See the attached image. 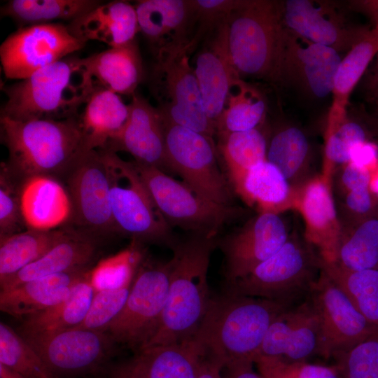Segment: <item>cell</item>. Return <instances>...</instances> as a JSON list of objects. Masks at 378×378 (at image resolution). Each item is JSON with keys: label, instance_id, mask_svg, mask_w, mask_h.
<instances>
[{"label": "cell", "instance_id": "6da1fadb", "mask_svg": "<svg viewBox=\"0 0 378 378\" xmlns=\"http://www.w3.org/2000/svg\"><path fill=\"white\" fill-rule=\"evenodd\" d=\"M216 246V237L191 233L172 247L167 300L158 328L143 349L179 343L197 335L212 298L207 273Z\"/></svg>", "mask_w": 378, "mask_h": 378}, {"label": "cell", "instance_id": "7a4b0ae2", "mask_svg": "<svg viewBox=\"0 0 378 378\" xmlns=\"http://www.w3.org/2000/svg\"><path fill=\"white\" fill-rule=\"evenodd\" d=\"M96 86L85 58L68 56L4 86L1 115L17 120L78 118Z\"/></svg>", "mask_w": 378, "mask_h": 378}, {"label": "cell", "instance_id": "3957f363", "mask_svg": "<svg viewBox=\"0 0 378 378\" xmlns=\"http://www.w3.org/2000/svg\"><path fill=\"white\" fill-rule=\"evenodd\" d=\"M0 135L8 152L1 168L20 182L38 175L61 180L83 151L78 118L17 120L1 115Z\"/></svg>", "mask_w": 378, "mask_h": 378}, {"label": "cell", "instance_id": "277c9868", "mask_svg": "<svg viewBox=\"0 0 378 378\" xmlns=\"http://www.w3.org/2000/svg\"><path fill=\"white\" fill-rule=\"evenodd\" d=\"M290 307L228 290L211 298L195 336L207 356L223 368L241 360L254 362L270 325Z\"/></svg>", "mask_w": 378, "mask_h": 378}, {"label": "cell", "instance_id": "5b68a950", "mask_svg": "<svg viewBox=\"0 0 378 378\" xmlns=\"http://www.w3.org/2000/svg\"><path fill=\"white\" fill-rule=\"evenodd\" d=\"M225 27L229 55L239 77L274 82L284 31L281 1L239 0Z\"/></svg>", "mask_w": 378, "mask_h": 378}, {"label": "cell", "instance_id": "8992f818", "mask_svg": "<svg viewBox=\"0 0 378 378\" xmlns=\"http://www.w3.org/2000/svg\"><path fill=\"white\" fill-rule=\"evenodd\" d=\"M106 163L110 183V202L118 232L133 241L163 244L172 248L178 241L144 183L134 162L115 153L99 150Z\"/></svg>", "mask_w": 378, "mask_h": 378}, {"label": "cell", "instance_id": "52a82bcc", "mask_svg": "<svg viewBox=\"0 0 378 378\" xmlns=\"http://www.w3.org/2000/svg\"><path fill=\"white\" fill-rule=\"evenodd\" d=\"M322 257L298 237L290 236L273 255L246 276L230 284L229 291L290 306L316 281Z\"/></svg>", "mask_w": 378, "mask_h": 378}, {"label": "cell", "instance_id": "ba28073f", "mask_svg": "<svg viewBox=\"0 0 378 378\" xmlns=\"http://www.w3.org/2000/svg\"><path fill=\"white\" fill-rule=\"evenodd\" d=\"M133 162L171 227H178L190 233L216 237L224 225L244 214V210L239 207L207 200L157 167Z\"/></svg>", "mask_w": 378, "mask_h": 378}, {"label": "cell", "instance_id": "9c48e42d", "mask_svg": "<svg viewBox=\"0 0 378 378\" xmlns=\"http://www.w3.org/2000/svg\"><path fill=\"white\" fill-rule=\"evenodd\" d=\"M172 262L142 258L126 302L104 332L115 344L138 352L155 333L167 300Z\"/></svg>", "mask_w": 378, "mask_h": 378}, {"label": "cell", "instance_id": "30bf717a", "mask_svg": "<svg viewBox=\"0 0 378 378\" xmlns=\"http://www.w3.org/2000/svg\"><path fill=\"white\" fill-rule=\"evenodd\" d=\"M161 120L167 172L179 175L184 183L207 200L232 205L231 186L219 167L214 138Z\"/></svg>", "mask_w": 378, "mask_h": 378}, {"label": "cell", "instance_id": "8fae6325", "mask_svg": "<svg viewBox=\"0 0 378 378\" xmlns=\"http://www.w3.org/2000/svg\"><path fill=\"white\" fill-rule=\"evenodd\" d=\"M189 56L190 53L184 51L155 61L150 90L163 119L214 138L216 126L205 112Z\"/></svg>", "mask_w": 378, "mask_h": 378}, {"label": "cell", "instance_id": "7c38bea8", "mask_svg": "<svg viewBox=\"0 0 378 378\" xmlns=\"http://www.w3.org/2000/svg\"><path fill=\"white\" fill-rule=\"evenodd\" d=\"M61 181L72 203L71 227L97 239L118 233L111 213L107 169L99 150L82 151Z\"/></svg>", "mask_w": 378, "mask_h": 378}, {"label": "cell", "instance_id": "4fadbf2b", "mask_svg": "<svg viewBox=\"0 0 378 378\" xmlns=\"http://www.w3.org/2000/svg\"><path fill=\"white\" fill-rule=\"evenodd\" d=\"M22 336L56 378L104 372L115 344L104 331L78 328Z\"/></svg>", "mask_w": 378, "mask_h": 378}, {"label": "cell", "instance_id": "5bb4252c", "mask_svg": "<svg viewBox=\"0 0 378 378\" xmlns=\"http://www.w3.org/2000/svg\"><path fill=\"white\" fill-rule=\"evenodd\" d=\"M85 44L62 24L21 27L0 46L3 71L7 78L20 80L80 50Z\"/></svg>", "mask_w": 378, "mask_h": 378}, {"label": "cell", "instance_id": "9a60e30c", "mask_svg": "<svg viewBox=\"0 0 378 378\" xmlns=\"http://www.w3.org/2000/svg\"><path fill=\"white\" fill-rule=\"evenodd\" d=\"M320 319V356L334 358L364 340L376 328L322 269L309 292Z\"/></svg>", "mask_w": 378, "mask_h": 378}, {"label": "cell", "instance_id": "2e32d148", "mask_svg": "<svg viewBox=\"0 0 378 378\" xmlns=\"http://www.w3.org/2000/svg\"><path fill=\"white\" fill-rule=\"evenodd\" d=\"M341 60L339 52L332 48L309 41L284 27L274 82L294 86L312 98L323 99L332 92Z\"/></svg>", "mask_w": 378, "mask_h": 378}, {"label": "cell", "instance_id": "e0dca14e", "mask_svg": "<svg viewBox=\"0 0 378 378\" xmlns=\"http://www.w3.org/2000/svg\"><path fill=\"white\" fill-rule=\"evenodd\" d=\"M139 32L158 61L192 52L197 29L193 0H141L134 4Z\"/></svg>", "mask_w": 378, "mask_h": 378}, {"label": "cell", "instance_id": "ac0fdd59", "mask_svg": "<svg viewBox=\"0 0 378 378\" xmlns=\"http://www.w3.org/2000/svg\"><path fill=\"white\" fill-rule=\"evenodd\" d=\"M290 235L279 213L262 212L234 232L217 239L225 256L229 284L273 255Z\"/></svg>", "mask_w": 378, "mask_h": 378}, {"label": "cell", "instance_id": "d6986e66", "mask_svg": "<svg viewBox=\"0 0 378 378\" xmlns=\"http://www.w3.org/2000/svg\"><path fill=\"white\" fill-rule=\"evenodd\" d=\"M225 24L226 20L205 35L192 65L205 112L216 129L230 90L235 81L241 78L229 55Z\"/></svg>", "mask_w": 378, "mask_h": 378}, {"label": "cell", "instance_id": "ffe728a7", "mask_svg": "<svg viewBox=\"0 0 378 378\" xmlns=\"http://www.w3.org/2000/svg\"><path fill=\"white\" fill-rule=\"evenodd\" d=\"M321 342L320 319L309 298L295 307H288L274 320L258 355L307 361L315 354L320 355Z\"/></svg>", "mask_w": 378, "mask_h": 378}, {"label": "cell", "instance_id": "44dd1931", "mask_svg": "<svg viewBox=\"0 0 378 378\" xmlns=\"http://www.w3.org/2000/svg\"><path fill=\"white\" fill-rule=\"evenodd\" d=\"M284 27L313 43L339 52L350 50L371 29L352 27L328 6L309 0L281 1Z\"/></svg>", "mask_w": 378, "mask_h": 378}, {"label": "cell", "instance_id": "7402d4cb", "mask_svg": "<svg viewBox=\"0 0 378 378\" xmlns=\"http://www.w3.org/2000/svg\"><path fill=\"white\" fill-rule=\"evenodd\" d=\"M128 105L130 113L125 125L102 150L127 152L134 161L166 173L164 135L158 110L136 93Z\"/></svg>", "mask_w": 378, "mask_h": 378}, {"label": "cell", "instance_id": "603a6c76", "mask_svg": "<svg viewBox=\"0 0 378 378\" xmlns=\"http://www.w3.org/2000/svg\"><path fill=\"white\" fill-rule=\"evenodd\" d=\"M19 195L27 229L52 230L71 223L72 203L60 179L44 175L25 178L20 183Z\"/></svg>", "mask_w": 378, "mask_h": 378}, {"label": "cell", "instance_id": "cb8c5ba5", "mask_svg": "<svg viewBox=\"0 0 378 378\" xmlns=\"http://www.w3.org/2000/svg\"><path fill=\"white\" fill-rule=\"evenodd\" d=\"M92 266L46 276L0 292V309L16 318L52 307L64 300L74 287L85 279Z\"/></svg>", "mask_w": 378, "mask_h": 378}, {"label": "cell", "instance_id": "d4e9b609", "mask_svg": "<svg viewBox=\"0 0 378 378\" xmlns=\"http://www.w3.org/2000/svg\"><path fill=\"white\" fill-rule=\"evenodd\" d=\"M68 28L74 36L85 43L97 41L109 48L135 41L139 32L135 6L126 1L101 3L70 22Z\"/></svg>", "mask_w": 378, "mask_h": 378}, {"label": "cell", "instance_id": "484cf974", "mask_svg": "<svg viewBox=\"0 0 378 378\" xmlns=\"http://www.w3.org/2000/svg\"><path fill=\"white\" fill-rule=\"evenodd\" d=\"M97 248V239L74 228L66 239L0 283L1 290L10 289L24 282L46 276L92 266L98 252Z\"/></svg>", "mask_w": 378, "mask_h": 378}, {"label": "cell", "instance_id": "4316f807", "mask_svg": "<svg viewBox=\"0 0 378 378\" xmlns=\"http://www.w3.org/2000/svg\"><path fill=\"white\" fill-rule=\"evenodd\" d=\"M129 113L119 94L96 86L78 117L83 150L104 148L124 127Z\"/></svg>", "mask_w": 378, "mask_h": 378}, {"label": "cell", "instance_id": "83f0119b", "mask_svg": "<svg viewBox=\"0 0 378 378\" xmlns=\"http://www.w3.org/2000/svg\"><path fill=\"white\" fill-rule=\"evenodd\" d=\"M206 356L204 347L195 336L179 343L143 349L130 362L146 378H197Z\"/></svg>", "mask_w": 378, "mask_h": 378}, {"label": "cell", "instance_id": "f1b7e54d", "mask_svg": "<svg viewBox=\"0 0 378 378\" xmlns=\"http://www.w3.org/2000/svg\"><path fill=\"white\" fill-rule=\"evenodd\" d=\"M97 86L119 95L133 96L141 82L144 68L136 41L109 48L85 58Z\"/></svg>", "mask_w": 378, "mask_h": 378}, {"label": "cell", "instance_id": "f546056e", "mask_svg": "<svg viewBox=\"0 0 378 378\" xmlns=\"http://www.w3.org/2000/svg\"><path fill=\"white\" fill-rule=\"evenodd\" d=\"M377 52L378 27H374L342 59L331 92L332 99L328 116L326 136L347 119L346 109L350 94Z\"/></svg>", "mask_w": 378, "mask_h": 378}, {"label": "cell", "instance_id": "4dcf8cb0", "mask_svg": "<svg viewBox=\"0 0 378 378\" xmlns=\"http://www.w3.org/2000/svg\"><path fill=\"white\" fill-rule=\"evenodd\" d=\"M97 290L90 271L64 300L22 319L19 333L49 334L78 326L86 316Z\"/></svg>", "mask_w": 378, "mask_h": 378}, {"label": "cell", "instance_id": "1f68e13d", "mask_svg": "<svg viewBox=\"0 0 378 378\" xmlns=\"http://www.w3.org/2000/svg\"><path fill=\"white\" fill-rule=\"evenodd\" d=\"M74 228L52 230L27 229L0 239V283L36 260L66 239Z\"/></svg>", "mask_w": 378, "mask_h": 378}, {"label": "cell", "instance_id": "d6a6232c", "mask_svg": "<svg viewBox=\"0 0 378 378\" xmlns=\"http://www.w3.org/2000/svg\"><path fill=\"white\" fill-rule=\"evenodd\" d=\"M232 188L246 203L255 204L259 213H278L290 194L288 181L267 160L247 171Z\"/></svg>", "mask_w": 378, "mask_h": 378}, {"label": "cell", "instance_id": "836d02e7", "mask_svg": "<svg viewBox=\"0 0 378 378\" xmlns=\"http://www.w3.org/2000/svg\"><path fill=\"white\" fill-rule=\"evenodd\" d=\"M216 136L218 155L223 160L231 186L247 171L267 160L268 142L258 127L243 132H221Z\"/></svg>", "mask_w": 378, "mask_h": 378}, {"label": "cell", "instance_id": "e575fe53", "mask_svg": "<svg viewBox=\"0 0 378 378\" xmlns=\"http://www.w3.org/2000/svg\"><path fill=\"white\" fill-rule=\"evenodd\" d=\"M101 3L97 0H10L1 8V15L11 18L20 27L57 20L71 22Z\"/></svg>", "mask_w": 378, "mask_h": 378}, {"label": "cell", "instance_id": "d590c367", "mask_svg": "<svg viewBox=\"0 0 378 378\" xmlns=\"http://www.w3.org/2000/svg\"><path fill=\"white\" fill-rule=\"evenodd\" d=\"M331 262L349 271L378 268L377 213L355 224L347 236L339 238Z\"/></svg>", "mask_w": 378, "mask_h": 378}, {"label": "cell", "instance_id": "8d00e7d4", "mask_svg": "<svg viewBox=\"0 0 378 378\" xmlns=\"http://www.w3.org/2000/svg\"><path fill=\"white\" fill-rule=\"evenodd\" d=\"M265 113L266 103L262 94L239 78L230 90L216 124V134L256 128L264 119Z\"/></svg>", "mask_w": 378, "mask_h": 378}, {"label": "cell", "instance_id": "74e56055", "mask_svg": "<svg viewBox=\"0 0 378 378\" xmlns=\"http://www.w3.org/2000/svg\"><path fill=\"white\" fill-rule=\"evenodd\" d=\"M322 269L366 319L378 329V268L349 271L332 262L322 260Z\"/></svg>", "mask_w": 378, "mask_h": 378}, {"label": "cell", "instance_id": "f35d334b", "mask_svg": "<svg viewBox=\"0 0 378 378\" xmlns=\"http://www.w3.org/2000/svg\"><path fill=\"white\" fill-rule=\"evenodd\" d=\"M311 146L307 135L296 126H284L268 142L267 160L275 165L289 183L296 181L307 167Z\"/></svg>", "mask_w": 378, "mask_h": 378}, {"label": "cell", "instance_id": "ab89813d", "mask_svg": "<svg viewBox=\"0 0 378 378\" xmlns=\"http://www.w3.org/2000/svg\"><path fill=\"white\" fill-rule=\"evenodd\" d=\"M0 363L24 378H56L23 337L3 322L0 323Z\"/></svg>", "mask_w": 378, "mask_h": 378}, {"label": "cell", "instance_id": "60d3db41", "mask_svg": "<svg viewBox=\"0 0 378 378\" xmlns=\"http://www.w3.org/2000/svg\"><path fill=\"white\" fill-rule=\"evenodd\" d=\"M300 207L304 219L313 233L323 234L335 226L337 210L327 184L314 179L304 188Z\"/></svg>", "mask_w": 378, "mask_h": 378}, {"label": "cell", "instance_id": "b9f144b4", "mask_svg": "<svg viewBox=\"0 0 378 378\" xmlns=\"http://www.w3.org/2000/svg\"><path fill=\"white\" fill-rule=\"evenodd\" d=\"M333 359L341 378H378V329Z\"/></svg>", "mask_w": 378, "mask_h": 378}, {"label": "cell", "instance_id": "7bdbcfd3", "mask_svg": "<svg viewBox=\"0 0 378 378\" xmlns=\"http://www.w3.org/2000/svg\"><path fill=\"white\" fill-rule=\"evenodd\" d=\"M133 279L118 286L97 290L86 316L75 328L104 332L122 309Z\"/></svg>", "mask_w": 378, "mask_h": 378}, {"label": "cell", "instance_id": "ee69618b", "mask_svg": "<svg viewBox=\"0 0 378 378\" xmlns=\"http://www.w3.org/2000/svg\"><path fill=\"white\" fill-rule=\"evenodd\" d=\"M254 363L262 378H341L335 367L307 361H288L258 355Z\"/></svg>", "mask_w": 378, "mask_h": 378}, {"label": "cell", "instance_id": "f6af8a7d", "mask_svg": "<svg viewBox=\"0 0 378 378\" xmlns=\"http://www.w3.org/2000/svg\"><path fill=\"white\" fill-rule=\"evenodd\" d=\"M369 132L358 121L347 119L332 133L326 136L325 156L332 164H346L350 162L353 149L368 141Z\"/></svg>", "mask_w": 378, "mask_h": 378}, {"label": "cell", "instance_id": "bcb514c9", "mask_svg": "<svg viewBox=\"0 0 378 378\" xmlns=\"http://www.w3.org/2000/svg\"><path fill=\"white\" fill-rule=\"evenodd\" d=\"M20 182L4 169L0 172V239L27 229L20 208Z\"/></svg>", "mask_w": 378, "mask_h": 378}, {"label": "cell", "instance_id": "7dc6e473", "mask_svg": "<svg viewBox=\"0 0 378 378\" xmlns=\"http://www.w3.org/2000/svg\"><path fill=\"white\" fill-rule=\"evenodd\" d=\"M344 203L347 209L356 216L357 223L377 212L378 202L376 195L371 190L370 187L347 192Z\"/></svg>", "mask_w": 378, "mask_h": 378}, {"label": "cell", "instance_id": "c3c4849f", "mask_svg": "<svg viewBox=\"0 0 378 378\" xmlns=\"http://www.w3.org/2000/svg\"><path fill=\"white\" fill-rule=\"evenodd\" d=\"M341 183L347 192L370 187V173L366 167L349 162L346 164L342 172Z\"/></svg>", "mask_w": 378, "mask_h": 378}, {"label": "cell", "instance_id": "681fc988", "mask_svg": "<svg viewBox=\"0 0 378 378\" xmlns=\"http://www.w3.org/2000/svg\"><path fill=\"white\" fill-rule=\"evenodd\" d=\"M376 156L375 146L369 141H366L356 146L353 149L349 162L368 168V166L374 161Z\"/></svg>", "mask_w": 378, "mask_h": 378}, {"label": "cell", "instance_id": "f907efd6", "mask_svg": "<svg viewBox=\"0 0 378 378\" xmlns=\"http://www.w3.org/2000/svg\"><path fill=\"white\" fill-rule=\"evenodd\" d=\"M254 362L241 360L228 365L225 369L224 378H262L253 369Z\"/></svg>", "mask_w": 378, "mask_h": 378}, {"label": "cell", "instance_id": "816d5d0a", "mask_svg": "<svg viewBox=\"0 0 378 378\" xmlns=\"http://www.w3.org/2000/svg\"><path fill=\"white\" fill-rule=\"evenodd\" d=\"M223 369V366L218 361L206 356L201 364L197 378H224Z\"/></svg>", "mask_w": 378, "mask_h": 378}, {"label": "cell", "instance_id": "f5cc1de1", "mask_svg": "<svg viewBox=\"0 0 378 378\" xmlns=\"http://www.w3.org/2000/svg\"><path fill=\"white\" fill-rule=\"evenodd\" d=\"M108 378H146L130 361L109 370Z\"/></svg>", "mask_w": 378, "mask_h": 378}, {"label": "cell", "instance_id": "db71d44e", "mask_svg": "<svg viewBox=\"0 0 378 378\" xmlns=\"http://www.w3.org/2000/svg\"><path fill=\"white\" fill-rule=\"evenodd\" d=\"M0 378H24L17 371L0 363Z\"/></svg>", "mask_w": 378, "mask_h": 378}, {"label": "cell", "instance_id": "11a10c76", "mask_svg": "<svg viewBox=\"0 0 378 378\" xmlns=\"http://www.w3.org/2000/svg\"><path fill=\"white\" fill-rule=\"evenodd\" d=\"M369 88L373 99H376L378 104V72L373 76Z\"/></svg>", "mask_w": 378, "mask_h": 378}, {"label": "cell", "instance_id": "9f6ffc18", "mask_svg": "<svg viewBox=\"0 0 378 378\" xmlns=\"http://www.w3.org/2000/svg\"><path fill=\"white\" fill-rule=\"evenodd\" d=\"M374 118H375L376 127L378 129V106L376 108V111H375V113H374Z\"/></svg>", "mask_w": 378, "mask_h": 378}, {"label": "cell", "instance_id": "6f0895ef", "mask_svg": "<svg viewBox=\"0 0 378 378\" xmlns=\"http://www.w3.org/2000/svg\"><path fill=\"white\" fill-rule=\"evenodd\" d=\"M377 215H378V208H377Z\"/></svg>", "mask_w": 378, "mask_h": 378}]
</instances>
